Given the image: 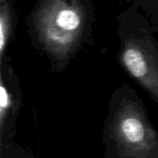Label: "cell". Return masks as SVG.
<instances>
[{"label":"cell","mask_w":158,"mask_h":158,"mask_svg":"<svg viewBox=\"0 0 158 158\" xmlns=\"http://www.w3.org/2000/svg\"><path fill=\"white\" fill-rule=\"evenodd\" d=\"M21 108V93L13 81L0 79V147L13 142L17 120Z\"/></svg>","instance_id":"277c9868"},{"label":"cell","mask_w":158,"mask_h":158,"mask_svg":"<svg viewBox=\"0 0 158 158\" xmlns=\"http://www.w3.org/2000/svg\"><path fill=\"white\" fill-rule=\"evenodd\" d=\"M102 140L105 158H158V131L142 99L128 87L110 101Z\"/></svg>","instance_id":"6da1fadb"},{"label":"cell","mask_w":158,"mask_h":158,"mask_svg":"<svg viewBox=\"0 0 158 158\" xmlns=\"http://www.w3.org/2000/svg\"><path fill=\"white\" fill-rule=\"evenodd\" d=\"M11 32V11L6 0H0V55L3 56Z\"/></svg>","instance_id":"5b68a950"},{"label":"cell","mask_w":158,"mask_h":158,"mask_svg":"<svg viewBox=\"0 0 158 158\" xmlns=\"http://www.w3.org/2000/svg\"><path fill=\"white\" fill-rule=\"evenodd\" d=\"M121 60L126 70L158 105V57L151 45L139 39H129Z\"/></svg>","instance_id":"3957f363"},{"label":"cell","mask_w":158,"mask_h":158,"mask_svg":"<svg viewBox=\"0 0 158 158\" xmlns=\"http://www.w3.org/2000/svg\"><path fill=\"white\" fill-rule=\"evenodd\" d=\"M0 158H32L31 152L25 150L14 142L0 147Z\"/></svg>","instance_id":"8992f818"},{"label":"cell","mask_w":158,"mask_h":158,"mask_svg":"<svg viewBox=\"0 0 158 158\" xmlns=\"http://www.w3.org/2000/svg\"><path fill=\"white\" fill-rule=\"evenodd\" d=\"M85 9L80 0H44L33 16V24L47 52L66 59L81 41Z\"/></svg>","instance_id":"7a4b0ae2"}]
</instances>
